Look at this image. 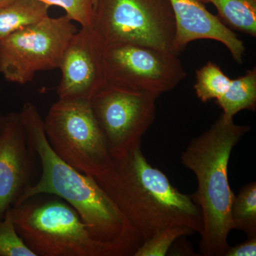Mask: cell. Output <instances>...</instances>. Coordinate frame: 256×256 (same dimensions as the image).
Instances as JSON below:
<instances>
[{
    "mask_svg": "<svg viewBox=\"0 0 256 256\" xmlns=\"http://www.w3.org/2000/svg\"><path fill=\"white\" fill-rule=\"evenodd\" d=\"M256 236L249 237L248 240L234 247H230L224 256H256Z\"/></svg>",
    "mask_w": 256,
    "mask_h": 256,
    "instance_id": "cell-21",
    "label": "cell"
},
{
    "mask_svg": "<svg viewBox=\"0 0 256 256\" xmlns=\"http://www.w3.org/2000/svg\"><path fill=\"white\" fill-rule=\"evenodd\" d=\"M194 232L183 226H174L156 234L140 246L134 256H164L178 238L192 235Z\"/></svg>",
    "mask_w": 256,
    "mask_h": 256,
    "instance_id": "cell-18",
    "label": "cell"
},
{
    "mask_svg": "<svg viewBox=\"0 0 256 256\" xmlns=\"http://www.w3.org/2000/svg\"><path fill=\"white\" fill-rule=\"evenodd\" d=\"M28 144L42 164V176L30 184L15 204L36 195L60 197L78 212L92 238L133 256L142 239L96 178L72 168L54 152L36 106L24 104L20 112Z\"/></svg>",
    "mask_w": 256,
    "mask_h": 256,
    "instance_id": "cell-1",
    "label": "cell"
},
{
    "mask_svg": "<svg viewBox=\"0 0 256 256\" xmlns=\"http://www.w3.org/2000/svg\"><path fill=\"white\" fill-rule=\"evenodd\" d=\"M202 3H212L213 0H200Z\"/></svg>",
    "mask_w": 256,
    "mask_h": 256,
    "instance_id": "cell-24",
    "label": "cell"
},
{
    "mask_svg": "<svg viewBox=\"0 0 256 256\" xmlns=\"http://www.w3.org/2000/svg\"><path fill=\"white\" fill-rule=\"evenodd\" d=\"M36 195L10 208L18 235L36 256H122L95 240L73 207L52 195Z\"/></svg>",
    "mask_w": 256,
    "mask_h": 256,
    "instance_id": "cell-4",
    "label": "cell"
},
{
    "mask_svg": "<svg viewBox=\"0 0 256 256\" xmlns=\"http://www.w3.org/2000/svg\"><path fill=\"white\" fill-rule=\"evenodd\" d=\"M222 116L234 120L240 111H255L256 108V68L247 70L242 76L230 82L226 92L217 99Z\"/></svg>",
    "mask_w": 256,
    "mask_h": 256,
    "instance_id": "cell-14",
    "label": "cell"
},
{
    "mask_svg": "<svg viewBox=\"0 0 256 256\" xmlns=\"http://www.w3.org/2000/svg\"><path fill=\"white\" fill-rule=\"evenodd\" d=\"M96 180L143 242L174 226L201 232V212L191 195L178 191L164 172L152 166L141 146L112 159L108 170Z\"/></svg>",
    "mask_w": 256,
    "mask_h": 256,
    "instance_id": "cell-2",
    "label": "cell"
},
{
    "mask_svg": "<svg viewBox=\"0 0 256 256\" xmlns=\"http://www.w3.org/2000/svg\"><path fill=\"white\" fill-rule=\"evenodd\" d=\"M218 18L237 31L256 36V0H213Z\"/></svg>",
    "mask_w": 256,
    "mask_h": 256,
    "instance_id": "cell-15",
    "label": "cell"
},
{
    "mask_svg": "<svg viewBox=\"0 0 256 256\" xmlns=\"http://www.w3.org/2000/svg\"><path fill=\"white\" fill-rule=\"evenodd\" d=\"M232 79L217 64L208 62L196 72L194 90L198 98L206 102L217 100L226 92Z\"/></svg>",
    "mask_w": 256,
    "mask_h": 256,
    "instance_id": "cell-17",
    "label": "cell"
},
{
    "mask_svg": "<svg viewBox=\"0 0 256 256\" xmlns=\"http://www.w3.org/2000/svg\"><path fill=\"white\" fill-rule=\"evenodd\" d=\"M32 154L20 112L6 114L0 132V220L30 184Z\"/></svg>",
    "mask_w": 256,
    "mask_h": 256,
    "instance_id": "cell-11",
    "label": "cell"
},
{
    "mask_svg": "<svg viewBox=\"0 0 256 256\" xmlns=\"http://www.w3.org/2000/svg\"><path fill=\"white\" fill-rule=\"evenodd\" d=\"M159 95L141 94L104 85L89 100L112 159L138 146L152 124Z\"/></svg>",
    "mask_w": 256,
    "mask_h": 256,
    "instance_id": "cell-9",
    "label": "cell"
},
{
    "mask_svg": "<svg viewBox=\"0 0 256 256\" xmlns=\"http://www.w3.org/2000/svg\"><path fill=\"white\" fill-rule=\"evenodd\" d=\"M0 256H36L18 235L10 210L0 220Z\"/></svg>",
    "mask_w": 256,
    "mask_h": 256,
    "instance_id": "cell-19",
    "label": "cell"
},
{
    "mask_svg": "<svg viewBox=\"0 0 256 256\" xmlns=\"http://www.w3.org/2000/svg\"><path fill=\"white\" fill-rule=\"evenodd\" d=\"M248 126L220 117L204 132L192 139L182 163L196 176L198 188L191 195L201 212L200 250L204 256H224L228 250L234 194L229 185L228 165L232 150L250 131Z\"/></svg>",
    "mask_w": 256,
    "mask_h": 256,
    "instance_id": "cell-3",
    "label": "cell"
},
{
    "mask_svg": "<svg viewBox=\"0 0 256 256\" xmlns=\"http://www.w3.org/2000/svg\"><path fill=\"white\" fill-rule=\"evenodd\" d=\"M78 31L66 16H47L38 22L0 40V73L18 84L30 82L35 74L58 68L67 45Z\"/></svg>",
    "mask_w": 256,
    "mask_h": 256,
    "instance_id": "cell-7",
    "label": "cell"
},
{
    "mask_svg": "<svg viewBox=\"0 0 256 256\" xmlns=\"http://www.w3.org/2000/svg\"><path fill=\"white\" fill-rule=\"evenodd\" d=\"M44 124L50 148L72 168L95 178L110 168L112 159L89 100L58 99Z\"/></svg>",
    "mask_w": 256,
    "mask_h": 256,
    "instance_id": "cell-5",
    "label": "cell"
},
{
    "mask_svg": "<svg viewBox=\"0 0 256 256\" xmlns=\"http://www.w3.org/2000/svg\"><path fill=\"white\" fill-rule=\"evenodd\" d=\"M12 0H0V8L4 6V5L8 4V3L11 2Z\"/></svg>",
    "mask_w": 256,
    "mask_h": 256,
    "instance_id": "cell-22",
    "label": "cell"
},
{
    "mask_svg": "<svg viewBox=\"0 0 256 256\" xmlns=\"http://www.w3.org/2000/svg\"><path fill=\"white\" fill-rule=\"evenodd\" d=\"M104 46L92 28H82L74 34L58 68L62 72L58 99L90 100L104 85Z\"/></svg>",
    "mask_w": 256,
    "mask_h": 256,
    "instance_id": "cell-10",
    "label": "cell"
},
{
    "mask_svg": "<svg viewBox=\"0 0 256 256\" xmlns=\"http://www.w3.org/2000/svg\"><path fill=\"white\" fill-rule=\"evenodd\" d=\"M50 5L38 0H12L0 8V40L48 16Z\"/></svg>",
    "mask_w": 256,
    "mask_h": 256,
    "instance_id": "cell-13",
    "label": "cell"
},
{
    "mask_svg": "<svg viewBox=\"0 0 256 256\" xmlns=\"http://www.w3.org/2000/svg\"><path fill=\"white\" fill-rule=\"evenodd\" d=\"M42 2L57 6L65 10L66 15L73 22L82 25V28H92L95 0H38Z\"/></svg>",
    "mask_w": 256,
    "mask_h": 256,
    "instance_id": "cell-20",
    "label": "cell"
},
{
    "mask_svg": "<svg viewBox=\"0 0 256 256\" xmlns=\"http://www.w3.org/2000/svg\"><path fill=\"white\" fill-rule=\"evenodd\" d=\"M4 116H0V132L2 129L3 124H4Z\"/></svg>",
    "mask_w": 256,
    "mask_h": 256,
    "instance_id": "cell-23",
    "label": "cell"
},
{
    "mask_svg": "<svg viewBox=\"0 0 256 256\" xmlns=\"http://www.w3.org/2000/svg\"><path fill=\"white\" fill-rule=\"evenodd\" d=\"M104 85L129 92L162 95L186 77L178 55L138 44H106Z\"/></svg>",
    "mask_w": 256,
    "mask_h": 256,
    "instance_id": "cell-8",
    "label": "cell"
},
{
    "mask_svg": "<svg viewBox=\"0 0 256 256\" xmlns=\"http://www.w3.org/2000/svg\"><path fill=\"white\" fill-rule=\"evenodd\" d=\"M174 15L173 52L178 55L190 43L212 40L223 44L236 63L242 64L245 46L235 32L218 16L208 12L200 0H170Z\"/></svg>",
    "mask_w": 256,
    "mask_h": 256,
    "instance_id": "cell-12",
    "label": "cell"
},
{
    "mask_svg": "<svg viewBox=\"0 0 256 256\" xmlns=\"http://www.w3.org/2000/svg\"><path fill=\"white\" fill-rule=\"evenodd\" d=\"M234 229L246 234L248 238L256 236V183L242 186L234 196L230 210Z\"/></svg>",
    "mask_w": 256,
    "mask_h": 256,
    "instance_id": "cell-16",
    "label": "cell"
},
{
    "mask_svg": "<svg viewBox=\"0 0 256 256\" xmlns=\"http://www.w3.org/2000/svg\"><path fill=\"white\" fill-rule=\"evenodd\" d=\"M92 28L105 45L138 44L174 53L170 0H95Z\"/></svg>",
    "mask_w": 256,
    "mask_h": 256,
    "instance_id": "cell-6",
    "label": "cell"
}]
</instances>
